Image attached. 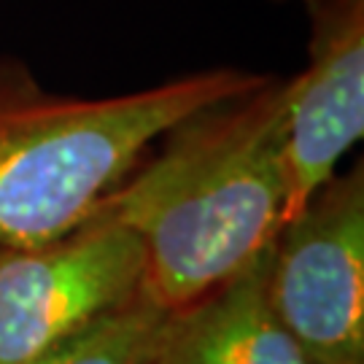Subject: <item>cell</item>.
I'll list each match as a JSON object with an SVG mask.
<instances>
[{"label": "cell", "mask_w": 364, "mask_h": 364, "mask_svg": "<svg viewBox=\"0 0 364 364\" xmlns=\"http://www.w3.org/2000/svg\"><path fill=\"white\" fill-rule=\"evenodd\" d=\"M291 78L270 76L162 132L105 200L146 254V291L178 311L240 275L287 221Z\"/></svg>", "instance_id": "1"}, {"label": "cell", "mask_w": 364, "mask_h": 364, "mask_svg": "<svg viewBox=\"0 0 364 364\" xmlns=\"http://www.w3.org/2000/svg\"><path fill=\"white\" fill-rule=\"evenodd\" d=\"M267 78L240 68L111 97L57 95L0 54V248L36 246L95 216L178 119Z\"/></svg>", "instance_id": "2"}, {"label": "cell", "mask_w": 364, "mask_h": 364, "mask_svg": "<svg viewBox=\"0 0 364 364\" xmlns=\"http://www.w3.org/2000/svg\"><path fill=\"white\" fill-rule=\"evenodd\" d=\"M144 291V246L105 205L60 237L0 248V364L38 362Z\"/></svg>", "instance_id": "3"}, {"label": "cell", "mask_w": 364, "mask_h": 364, "mask_svg": "<svg viewBox=\"0 0 364 364\" xmlns=\"http://www.w3.org/2000/svg\"><path fill=\"white\" fill-rule=\"evenodd\" d=\"M267 297L313 364H364V165L356 162L275 235Z\"/></svg>", "instance_id": "4"}, {"label": "cell", "mask_w": 364, "mask_h": 364, "mask_svg": "<svg viewBox=\"0 0 364 364\" xmlns=\"http://www.w3.org/2000/svg\"><path fill=\"white\" fill-rule=\"evenodd\" d=\"M270 248L232 281L168 313L156 364H313L273 313Z\"/></svg>", "instance_id": "5"}, {"label": "cell", "mask_w": 364, "mask_h": 364, "mask_svg": "<svg viewBox=\"0 0 364 364\" xmlns=\"http://www.w3.org/2000/svg\"><path fill=\"white\" fill-rule=\"evenodd\" d=\"M168 311L144 291L124 311L68 340L33 364H156Z\"/></svg>", "instance_id": "6"}, {"label": "cell", "mask_w": 364, "mask_h": 364, "mask_svg": "<svg viewBox=\"0 0 364 364\" xmlns=\"http://www.w3.org/2000/svg\"><path fill=\"white\" fill-rule=\"evenodd\" d=\"M308 16L302 76L332 87H364V0H291Z\"/></svg>", "instance_id": "7"}]
</instances>
